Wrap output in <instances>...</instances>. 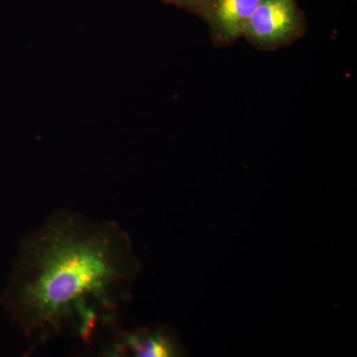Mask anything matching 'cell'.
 I'll return each mask as SVG.
<instances>
[{
    "label": "cell",
    "mask_w": 357,
    "mask_h": 357,
    "mask_svg": "<svg viewBox=\"0 0 357 357\" xmlns=\"http://www.w3.org/2000/svg\"><path fill=\"white\" fill-rule=\"evenodd\" d=\"M102 356L176 357L182 347L172 332L163 326H145L133 331L117 328L100 347Z\"/></svg>",
    "instance_id": "3957f363"
},
{
    "label": "cell",
    "mask_w": 357,
    "mask_h": 357,
    "mask_svg": "<svg viewBox=\"0 0 357 357\" xmlns=\"http://www.w3.org/2000/svg\"><path fill=\"white\" fill-rule=\"evenodd\" d=\"M306 15L297 0H262L244 26L241 38L259 51H276L306 35Z\"/></svg>",
    "instance_id": "7a4b0ae2"
},
{
    "label": "cell",
    "mask_w": 357,
    "mask_h": 357,
    "mask_svg": "<svg viewBox=\"0 0 357 357\" xmlns=\"http://www.w3.org/2000/svg\"><path fill=\"white\" fill-rule=\"evenodd\" d=\"M165 3L173 4L188 13L195 14L199 18L203 15L208 0H161Z\"/></svg>",
    "instance_id": "5b68a950"
},
{
    "label": "cell",
    "mask_w": 357,
    "mask_h": 357,
    "mask_svg": "<svg viewBox=\"0 0 357 357\" xmlns=\"http://www.w3.org/2000/svg\"><path fill=\"white\" fill-rule=\"evenodd\" d=\"M262 0H208L202 20L217 48L232 46L241 38L243 28Z\"/></svg>",
    "instance_id": "277c9868"
},
{
    "label": "cell",
    "mask_w": 357,
    "mask_h": 357,
    "mask_svg": "<svg viewBox=\"0 0 357 357\" xmlns=\"http://www.w3.org/2000/svg\"><path fill=\"white\" fill-rule=\"evenodd\" d=\"M140 269L121 225L62 208L21 239L0 305L31 351L62 337L96 349L121 328Z\"/></svg>",
    "instance_id": "6da1fadb"
}]
</instances>
